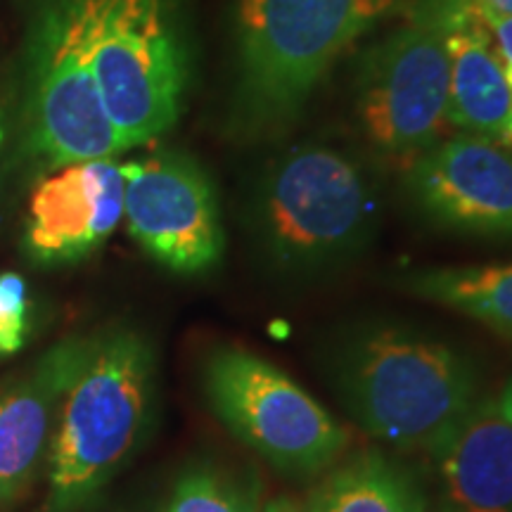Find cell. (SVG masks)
<instances>
[{
    "label": "cell",
    "instance_id": "16",
    "mask_svg": "<svg viewBox=\"0 0 512 512\" xmlns=\"http://www.w3.org/2000/svg\"><path fill=\"white\" fill-rule=\"evenodd\" d=\"M406 292L512 339V264L444 266L399 280Z\"/></svg>",
    "mask_w": 512,
    "mask_h": 512
},
{
    "label": "cell",
    "instance_id": "5",
    "mask_svg": "<svg viewBox=\"0 0 512 512\" xmlns=\"http://www.w3.org/2000/svg\"><path fill=\"white\" fill-rule=\"evenodd\" d=\"M202 389L214 418L285 477H320L349 451L347 427L254 351H211L202 366Z\"/></svg>",
    "mask_w": 512,
    "mask_h": 512
},
{
    "label": "cell",
    "instance_id": "4",
    "mask_svg": "<svg viewBox=\"0 0 512 512\" xmlns=\"http://www.w3.org/2000/svg\"><path fill=\"white\" fill-rule=\"evenodd\" d=\"M375 211L373 185L354 159L304 145L268 164L249 202V230L275 273L309 278L366 245Z\"/></svg>",
    "mask_w": 512,
    "mask_h": 512
},
{
    "label": "cell",
    "instance_id": "22",
    "mask_svg": "<svg viewBox=\"0 0 512 512\" xmlns=\"http://www.w3.org/2000/svg\"><path fill=\"white\" fill-rule=\"evenodd\" d=\"M498 411H501L505 418L512 422V375L508 377V382L503 384V389L498 392V396H494Z\"/></svg>",
    "mask_w": 512,
    "mask_h": 512
},
{
    "label": "cell",
    "instance_id": "3",
    "mask_svg": "<svg viewBox=\"0 0 512 512\" xmlns=\"http://www.w3.org/2000/svg\"><path fill=\"white\" fill-rule=\"evenodd\" d=\"M401 0H238V98L247 138L280 133L356 38Z\"/></svg>",
    "mask_w": 512,
    "mask_h": 512
},
{
    "label": "cell",
    "instance_id": "23",
    "mask_svg": "<svg viewBox=\"0 0 512 512\" xmlns=\"http://www.w3.org/2000/svg\"><path fill=\"white\" fill-rule=\"evenodd\" d=\"M0 140H3V131H0Z\"/></svg>",
    "mask_w": 512,
    "mask_h": 512
},
{
    "label": "cell",
    "instance_id": "12",
    "mask_svg": "<svg viewBox=\"0 0 512 512\" xmlns=\"http://www.w3.org/2000/svg\"><path fill=\"white\" fill-rule=\"evenodd\" d=\"M83 349L86 335L62 339L0 384V512H12L46 472L57 415Z\"/></svg>",
    "mask_w": 512,
    "mask_h": 512
},
{
    "label": "cell",
    "instance_id": "6",
    "mask_svg": "<svg viewBox=\"0 0 512 512\" xmlns=\"http://www.w3.org/2000/svg\"><path fill=\"white\" fill-rule=\"evenodd\" d=\"M444 0H415L403 27L370 50L358 76V114L366 136L392 162L411 166L441 143L448 126Z\"/></svg>",
    "mask_w": 512,
    "mask_h": 512
},
{
    "label": "cell",
    "instance_id": "7",
    "mask_svg": "<svg viewBox=\"0 0 512 512\" xmlns=\"http://www.w3.org/2000/svg\"><path fill=\"white\" fill-rule=\"evenodd\" d=\"M91 64L121 143L145 145L181 112L185 60L164 0H86Z\"/></svg>",
    "mask_w": 512,
    "mask_h": 512
},
{
    "label": "cell",
    "instance_id": "19",
    "mask_svg": "<svg viewBox=\"0 0 512 512\" xmlns=\"http://www.w3.org/2000/svg\"><path fill=\"white\" fill-rule=\"evenodd\" d=\"M482 15V12H479ZM486 29H489L491 41H494L496 53L501 57L505 79L510 83L512 91V17H498V15H482Z\"/></svg>",
    "mask_w": 512,
    "mask_h": 512
},
{
    "label": "cell",
    "instance_id": "11",
    "mask_svg": "<svg viewBox=\"0 0 512 512\" xmlns=\"http://www.w3.org/2000/svg\"><path fill=\"white\" fill-rule=\"evenodd\" d=\"M124 219V176L114 159L67 164L31 192L24 245L43 266L83 261Z\"/></svg>",
    "mask_w": 512,
    "mask_h": 512
},
{
    "label": "cell",
    "instance_id": "17",
    "mask_svg": "<svg viewBox=\"0 0 512 512\" xmlns=\"http://www.w3.org/2000/svg\"><path fill=\"white\" fill-rule=\"evenodd\" d=\"M261 486L254 472L238 475L223 467H192L178 479L164 512H259Z\"/></svg>",
    "mask_w": 512,
    "mask_h": 512
},
{
    "label": "cell",
    "instance_id": "13",
    "mask_svg": "<svg viewBox=\"0 0 512 512\" xmlns=\"http://www.w3.org/2000/svg\"><path fill=\"white\" fill-rule=\"evenodd\" d=\"M434 512H512V422L484 396L430 453Z\"/></svg>",
    "mask_w": 512,
    "mask_h": 512
},
{
    "label": "cell",
    "instance_id": "18",
    "mask_svg": "<svg viewBox=\"0 0 512 512\" xmlns=\"http://www.w3.org/2000/svg\"><path fill=\"white\" fill-rule=\"evenodd\" d=\"M29 290L19 273H0V356L17 354L27 344Z\"/></svg>",
    "mask_w": 512,
    "mask_h": 512
},
{
    "label": "cell",
    "instance_id": "20",
    "mask_svg": "<svg viewBox=\"0 0 512 512\" xmlns=\"http://www.w3.org/2000/svg\"><path fill=\"white\" fill-rule=\"evenodd\" d=\"M259 512H311L304 498L294 496H278L261 505Z\"/></svg>",
    "mask_w": 512,
    "mask_h": 512
},
{
    "label": "cell",
    "instance_id": "9",
    "mask_svg": "<svg viewBox=\"0 0 512 512\" xmlns=\"http://www.w3.org/2000/svg\"><path fill=\"white\" fill-rule=\"evenodd\" d=\"M124 219L147 256L174 273L195 275L221 261V209L207 171L178 152L121 164Z\"/></svg>",
    "mask_w": 512,
    "mask_h": 512
},
{
    "label": "cell",
    "instance_id": "10",
    "mask_svg": "<svg viewBox=\"0 0 512 512\" xmlns=\"http://www.w3.org/2000/svg\"><path fill=\"white\" fill-rule=\"evenodd\" d=\"M403 188L434 226L512 238V150L458 133L406 166Z\"/></svg>",
    "mask_w": 512,
    "mask_h": 512
},
{
    "label": "cell",
    "instance_id": "2",
    "mask_svg": "<svg viewBox=\"0 0 512 512\" xmlns=\"http://www.w3.org/2000/svg\"><path fill=\"white\" fill-rule=\"evenodd\" d=\"M157 396V356L143 332L107 325L86 335L64 392L46 465L43 512H81L145 439Z\"/></svg>",
    "mask_w": 512,
    "mask_h": 512
},
{
    "label": "cell",
    "instance_id": "21",
    "mask_svg": "<svg viewBox=\"0 0 512 512\" xmlns=\"http://www.w3.org/2000/svg\"><path fill=\"white\" fill-rule=\"evenodd\" d=\"M482 15L512 17V0H470Z\"/></svg>",
    "mask_w": 512,
    "mask_h": 512
},
{
    "label": "cell",
    "instance_id": "8",
    "mask_svg": "<svg viewBox=\"0 0 512 512\" xmlns=\"http://www.w3.org/2000/svg\"><path fill=\"white\" fill-rule=\"evenodd\" d=\"M29 136L36 155L53 166L110 159L126 150L95 83L86 0H62L38 27Z\"/></svg>",
    "mask_w": 512,
    "mask_h": 512
},
{
    "label": "cell",
    "instance_id": "1",
    "mask_svg": "<svg viewBox=\"0 0 512 512\" xmlns=\"http://www.w3.org/2000/svg\"><path fill=\"white\" fill-rule=\"evenodd\" d=\"M332 392L361 432L427 456L484 399L470 356L403 323H366L328 351Z\"/></svg>",
    "mask_w": 512,
    "mask_h": 512
},
{
    "label": "cell",
    "instance_id": "15",
    "mask_svg": "<svg viewBox=\"0 0 512 512\" xmlns=\"http://www.w3.org/2000/svg\"><path fill=\"white\" fill-rule=\"evenodd\" d=\"M304 501L311 512H434L415 470L380 448L339 458Z\"/></svg>",
    "mask_w": 512,
    "mask_h": 512
},
{
    "label": "cell",
    "instance_id": "14",
    "mask_svg": "<svg viewBox=\"0 0 512 512\" xmlns=\"http://www.w3.org/2000/svg\"><path fill=\"white\" fill-rule=\"evenodd\" d=\"M448 124L460 133L512 150V91L489 29L470 0H444Z\"/></svg>",
    "mask_w": 512,
    "mask_h": 512
}]
</instances>
